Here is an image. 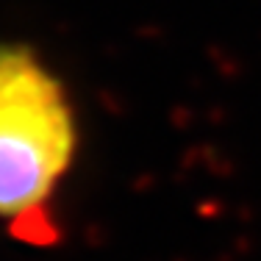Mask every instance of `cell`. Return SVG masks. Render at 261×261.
<instances>
[{
	"label": "cell",
	"mask_w": 261,
	"mask_h": 261,
	"mask_svg": "<svg viewBox=\"0 0 261 261\" xmlns=\"http://www.w3.org/2000/svg\"><path fill=\"white\" fill-rule=\"evenodd\" d=\"M78 150V120L64 84L34 47L0 42V220L47 242L50 200Z\"/></svg>",
	"instance_id": "1"
}]
</instances>
